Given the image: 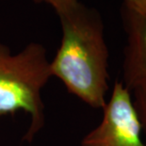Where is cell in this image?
I'll return each instance as SVG.
<instances>
[{
    "label": "cell",
    "mask_w": 146,
    "mask_h": 146,
    "mask_svg": "<svg viewBox=\"0 0 146 146\" xmlns=\"http://www.w3.org/2000/svg\"><path fill=\"white\" fill-rule=\"evenodd\" d=\"M50 5L58 14L62 39L51 76L63 83L68 92L94 110H102L110 90L108 49L99 12L79 0H33Z\"/></svg>",
    "instance_id": "1"
},
{
    "label": "cell",
    "mask_w": 146,
    "mask_h": 146,
    "mask_svg": "<svg viewBox=\"0 0 146 146\" xmlns=\"http://www.w3.org/2000/svg\"><path fill=\"white\" fill-rule=\"evenodd\" d=\"M50 61L46 48L30 42L11 54L0 42V117L24 111L30 121L22 141L30 143L45 125L42 91L50 79Z\"/></svg>",
    "instance_id": "2"
},
{
    "label": "cell",
    "mask_w": 146,
    "mask_h": 146,
    "mask_svg": "<svg viewBox=\"0 0 146 146\" xmlns=\"http://www.w3.org/2000/svg\"><path fill=\"white\" fill-rule=\"evenodd\" d=\"M102 111L101 122L84 136L81 146H146L132 94L121 81H115Z\"/></svg>",
    "instance_id": "3"
},
{
    "label": "cell",
    "mask_w": 146,
    "mask_h": 146,
    "mask_svg": "<svg viewBox=\"0 0 146 146\" xmlns=\"http://www.w3.org/2000/svg\"><path fill=\"white\" fill-rule=\"evenodd\" d=\"M123 20L126 44L121 82L132 92L146 83V8L123 4Z\"/></svg>",
    "instance_id": "4"
},
{
    "label": "cell",
    "mask_w": 146,
    "mask_h": 146,
    "mask_svg": "<svg viewBox=\"0 0 146 146\" xmlns=\"http://www.w3.org/2000/svg\"><path fill=\"white\" fill-rule=\"evenodd\" d=\"M132 100L135 110L141 122L142 134L146 142V83L134 90L132 92Z\"/></svg>",
    "instance_id": "5"
},
{
    "label": "cell",
    "mask_w": 146,
    "mask_h": 146,
    "mask_svg": "<svg viewBox=\"0 0 146 146\" xmlns=\"http://www.w3.org/2000/svg\"><path fill=\"white\" fill-rule=\"evenodd\" d=\"M125 4L132 7L146 8V0H125Z\"/></svg>",
    "instance_id": "6"
}]
</instances>
